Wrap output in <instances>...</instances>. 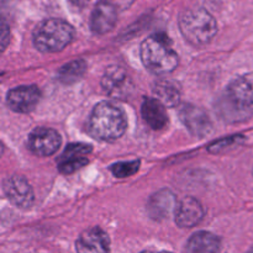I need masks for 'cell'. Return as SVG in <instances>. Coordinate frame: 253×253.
Returning a JSON list of instances; mask_svg holds the SVG:
<instances>
[{"label": "cell", "instance_id": "obj_20", "mask_svg": "<svg viewBox=\"0 0 253 253\" xmlns=\"http://www.w3.org/2000/svg\"><path fill=\"white\" fill-rule=\"evenodd\" d=\"M140 168V161H128V162H119L110 167L111 173L116 178H126L133 175Z\"/></svg>", "mask_w": 253, "mask_h": 253}, {"label": "cell", "instance_id": "obj_22", "mask_svg": "<svg viewBox=\"0 0 253 253\" xmlns=\"http://www.w3.org/2000/svg\"><path fill=\"white\" fill-rule=\"evenodd\" d=\"M89 0H71L72 5H74V6L77 7H83L85 6L86 2H88Z\"/></svg>", "mask_w": 253, "mask_h": 253}, {"label": "cell", "instance_id": "obj_16", "mask_svg": "<svg viewBox=\"0 0 253 253\" xmlns=\"http://www.w3.org/2000/svg\"><path fill=\"white\" fill-rule=\"evenodd\" d=\"M220 245V239L216 235L199 231L188 240L184 253H219Z\"/></svg>", "mask_w": 253, "mask_h": 253}, {"label": "cell", "instance_id": "obj_17", "mask_svg": "<svg viewBox=\"0 0 253 253\" xmlns=\"http://www.w3.org/2000/svg\"><path fill=\"white\" fill-rule=\"evenodd\" d=\"M153 91H155L158 100L165 106L173 108V106H177L179 104L180 88L175 82L168 81V79L157 82Z\"/></svg>", "mask_w": 253, "mask_h": 253}, {"label": "cell", "instance_id": "obj_9", "mask_svg": "<svg viewBox=\"0 0 253 253\" xmlns=\"http://www.w3.org/2000/svg\"><path fill=\"white\" fill-rule=\"evenodd\" d=\"M118 22V7L110 0H100L94 6L90 16V29L94 34L104 35L115 27Z\"/></svg>", "mask_w": 253, "mask_h": 253}, {"label": "cell", "instance_id": "obj_14", "mask_svg": "<svg viewBox=\"0 0 253 253\" xmlns=\"http://www.w3.org/2000/svg\"><path fill=\"white\" fill-rule=\"evenodd\" d=\"M175 207V197L170 190L163 189L151 197L147 203V212L152 219L165 220L169 216Z\"/></svg>", "mask_w": 253, "mask_h": 253}, {"label": "cell", "instance_id": "obj_12", "mask_svg": "<svg viewBox=\"0 0 253 253\" xmlns=\"http://www.w3.org/2000/svg\"><path fill=\"white\" fill-rule=\"evenodd\" d=\"M77 253H110V239L100 227L82 232L76 242Z\"/></svg>", "mask_w": 253, "mask_h": 253}, {"label": "cell", "instance_id": "obj_24", "mask_svg": "<svg viewBox=\"0 0 253 253\" xmlns=\"http://www.w3.org/2000/svg\"><path fill=\"white\" fill-rule=\"evenodd\" d=\"M247 253H253V246L251 247V249L249 250V252H247Z\"/></svg>", "mask_w": 253, "mask_h": 253}, {"label": "cell", "instance_id": "obj_6", "mask_svg": "<svg viewBox=\"0 0 253 253\" xmlns=\"http://www.w3.org/2000/svg\"><path fill=\"white\" fill-rule=\"evenodd\" d=\"M101 86L109 96L114 99H127L133 91V83L127 72L119 66H111L101 78Z\"/></svg>", "mask_w": 253, "mask_h": 253}, {"label": "cell", "instance_id": "obj_2", "mask_svg": "<svg viewBox=\"0 0 253 253\" xmlns=\"http://www.w3.org/2000/svg\"><path fill=\"white\" fill-rule=\"evenodd\" d=\"M127 120L124 111L110 101L96 104L88 120V131L95 140L115 141L125 133Z\"/></svg>", "mask_w": 253, "mask_h": 253}, {"label": "cell", "instance_id": "obj_10", "mask_svg": "<svg viewBox=\"0 0 253 253\" xmlns=\"http://www.w3.org/2000/svg\"><path fill=\"white\" fill-rule=\"evenodd\" d=\"M41 93L35 85H21L9 90L6 95V104L16 113L26 114L34 110L39 104Z\"/></svg>", "mask_w": 253, "mask_h": 253}, {"label": "cell", "instance_id": "obj_23", "mask_svg": "<svg viewBox=\"0 0 253 253\" xmlns=\"http://www.w3.org/2000/svg\"><path fill=\"white\" fill-rule=\"evenodd\" d=\"M141 253H172V252H168V251H143Z\"/></svg>", "mask_w": 253, "mask_h": 253}, {"label": "cell", "instance_id": "obj_8", "mask_svg": "<svg viewBox=\"0 0 253 253\" xmlns=\"http://www.w3.org/2000/svg\"><path fill=\"white\" fill-rule=\"evenodd\" d=\"M4 192L7 199L17 208L27 209L35 202V194L31 185L21 175H11L4 182Z\"/></svg>", "mask_w": 253, "mask_h": 253}, {"label": "cell", "instance_id": "obj_13", "mask_svg": "<svg viewBox=\"0 0 253 253\" xmlns=\"http://www.w3.org/2000/svg\"><path fill=\"white\" fill-rule=\"evenodd\" d=\"M175 222L179 227H194L204 217V208L192 197H187L179 202L175 208Z\"/></svg>", "mask_w": 253, "mask_h": 253}, {"label": "cell", "instance_id": "obj_15", "mask_svg": "<svg viewBox=\"0 0 253 253\" xmlns=\"http://www.w3.org/2000/svg\"><path fill=\"white\" fill-rule=\"evenodd\" d=\"M141 114L145 123L153 130H161L168 123L165 105L158 99L146 98L142 103Z\"/></svg>", "mask_w": 253, "mask_h": 253}, {"label": "cell", "instance_id": "obj_11", "mask_svg": "<svg viewBox=\"0 0 253 253\" xmlns=\"http://www.w3.org/2000/svg\"><path fill=\"white\" fill-rule=\"evenodd\" d=\"M179 116L182 123L190 131L192 135L204 137L212 131V124L209 116L203 109L198 108V106L187 104L180 109Z\"/></svg>", "mask_w": 253, "mask_h": 253}, {"label": "cell", "instance_id": "obj_5", "mask_svg": "<svg viewBox=\"0 0 253 253\" xmlns=\"http://www.w3.org/2000/svg\"><path fill=\"white\" fill-rule=\"evenodd\" d=\"M179 29L184 39L194 46L208 44L217 32L214 16L203 7L185 10L179 17Z\"/></svg>", "mask_w": 253, "mask_h": 253}, {"label": "cell", "instance_id": "obj_4", "mask_svg": "<svg viewBox=\"0 0 253 253\" xmlns=\"http://www.w3.org/2000/svg\"><path fill=\"white\" fill-rule=\"evenodd\" d=\"M73 26L61 19H48L37 25L32 40L40 52L53 53L66 48L74 39Z\"/></svg>", "mask_w": 253, "mask_h": 253}, {"label": "cell", "instance_id": "obj_21", "mask_svg": "<svg viewBox=\"0 0 253 253\" xmlns=\"http://www.w3.org/2000/svg\"><path fill=\"white\" fill-rule=\"evenodd\" d=\"M9 36H10V30L7 27V25L5 22H2V29H1V47L2 49L5 48L6 46V42L9 41Z\"/></svg>", "mask_w": 253, "mask_h": 253}, {"label": "cell", "instance_id": "obj_7", "mask_svg": "<svg viewBox=\"0 0 253 253\" xmlns=\"http://www.w3.org/2000/svg\"><path fill=\"white\" fill-rule=\"evenodd\" d=\"M30 151L40 157L52 156L61 146V136L56 130L48 127H36L31 131L27 141Z\"/></svg>", "mask_w": 253, "mask_h": 253}, {"label": "cell", "instance_id": "obj_18", "mask_svg": "<svg viewBox=\"0 0 253 253\" xmlns=\"http://www.w3.org/2000/svg\"><path fill=\"white\" fill-rule=\"evenodd\" d=\"M86 63L83 59H77V61L69 62L64 64L58 71V81L63 84H72L74 82L79 81L85 73Z\"/></svg>", "mask_w": 253, "mask_h": 253}, {"label": "cell", "instance_id": "obj_1", "mask_svg": "<svg viewBox=\"0 0 253 253\" xmlns=\"http://www.w3.org/2000/svg\"><path fill=\"white\" fill-rule=\"evenodd\" d=\"M216 113L226 123H241L253 115V74L239 77L216 101Z\"/></svg>", "mask_w": 253, "mask_h": 253}, {"label": "cell", "instance_id": "obj_19", "mask_svg": "<svg viewBox=\"0 0 253 253\" xmlns=\"http://www.w3.org/2000/svg\"><path fill=\"white\" fill-rule=\"evenodd\" d=\"M91 152V147L85 143H72L66 147L63 153L59 157L58 162H67V161H76L85 158L88 153Z\"/></svg>", "mask_w": 253, "mask_h": 253}, {"label": "cell", "instance_id": "obj_3", "mask_svg": "<svg viewBox=\"0 0 253 253\" xmlns=\"http://www.w3.org/2000/svg\"><path fill=\"white\" fill-rule=\"evenodd\" d=\"M141 59L148 71L158 76L170 73L179 63V57L170 48L167 37L161 35L148 37L142 42Z\"/></svg>", "mask_w": 253, "mask_h": 253}]
</instances>
